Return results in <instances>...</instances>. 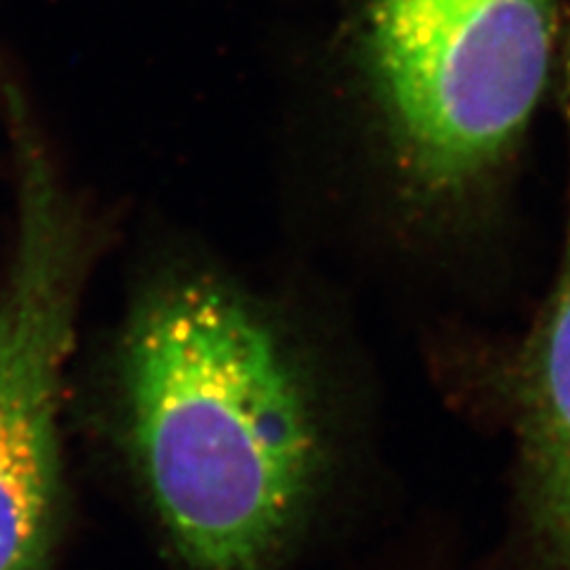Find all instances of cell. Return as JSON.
<instances>
[{
    "label": "cell",
    "instance_id": "obj_3",
    "mask_svg": "<svg viewBox=\"0 0 570 570\" xmlns=\"http://www.w3.org/2000/svg\"><path fill=\"white\" fill-rule=\"evenodd\" d=\"M14 245L0 291V570H50L62 519L60 397L88 274L110 236L0 56Z\"/></svg>",
    "mask_w": 570,
    "mask_h": 570
},
{
    "label": "cell",
    "instance_id": "obj_4",
    "mask_svg": "<svg viewBox=\"0 0 570 570\" xmlns=\"http://www.w3.org/2000/svg\"><path fill=\"white\" fill-rule=\"evenodd\" d=\"M554 102L568 159L563 245L509 379L521 528L534 570H570V12Z\"/></svg>",
    "mask_w": 570,
    "mask_h": 570
},
{
    "label": "cell",
    "instance_id": "obj_1",
    "mask_svg": "<svg viewBox=\"0 0 570 570\" xmlns=\"http://www.w3.org/2000/svg\"><path fill=\"white\" fill-rule=\"evenodd\" d=\"M570 0H307L302 62L337 207L385 253L478 274L519 236Z\"/></svg>",
    "mask_w": 570,
    "mask_h": 570
},
{
    "label": "cell",
    "instance_id": "obj_2",
    "mask_svg": "<svg viewBox=\"0 0 570 570\" xmlns=\"http://www.w3.org/2000/svg\"><path fill=\"white\" fill-rule=\"evenodd\" d=\"M117 397L181 570H276L328 485L333 438L272 302L205 255L165 249L121 321Z\"/></svg>",
    "mask_w": 570,
    "mask_h": 570
}]
</instances>
